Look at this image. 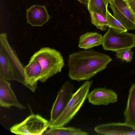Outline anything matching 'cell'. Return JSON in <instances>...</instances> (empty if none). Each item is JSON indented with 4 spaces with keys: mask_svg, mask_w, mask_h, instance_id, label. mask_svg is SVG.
Returning a JSON list of instances; mask_svg holds the SVG:
<instances>
[{
    "mask_svg": "<svg viewBox=\"0 0 135 135\" xmlns=\"http://www.w3.org/2000/svg\"><path fill=\"white\" fill-rule=\"evenodd\" d=\"M112 60L108 55L93 50L73 53L69 56L68 76L78 81L89 80L105 69Z\"/></svg>",
    "mask_w": 135,
    "mask_h": 135,
    "instance_id": "6da1fadb",
    "label": "cell"
},
{
    "mask_svg": "<svg viewBox=\"0 0 135 135\" xmlns=\"http://www.w3.org/2000/svg\"><path fill=\"white\" fill-rule=\"evenodd\" d=\"M25 66L9 43L6 33L0 34V77L15 80L24 85Z\"/></svg>",
    "mask_w": 135,
    "mask_h": 135,
    "instance_id": "7a4b0ae2",
    "label": "cell"
},
{
    "mask_svg": "<svg viewBox=\"0 0 135 135\" xmlns=\"http://www.w3.org/2000/svg\"><path fill=\"white\" fill-rule=\"evenodd\" d=\"M30 59L35 60L39 63L41 72L38 81L42 82L60 72L64 65V60L60 53L49 47H43L36 52Z\"/></svg>",
    "mask_w": 135,
    "mask_h": 135,
    "instance_id": "3957f363",
    "label": "cell"
},
{
    "mask_svg": "<svg viewBox=\"0 0 135 135\" xmlns=\"http://www.w3.org/2000/svg\"><path fill=\"white\" fill-rule=\"evenodd\" d=\"M93 81L84 82L73 93L66 107L59 116L54 121L49 124L50 128L64 127L74 118L87 98Z\"/></svg>",
    "mask_w": 135,
    "mask_h": 135,
    "instance_id": "277c9868",
    "label": "cell"
},
{
    "mask_svg": "<svg viewBox=\"0 0 135 135\" xmlns=\"http://www.w3.org/2000/svg\"><path fill=\"white\" fill-rule=\"evenodd\" d=\"M102 45L105 50L114 51L135 47V35L109 27L103 36Z\"/></svg>",
    "mask_w": 135,
    "mask_h": 135,
    "instance_id": "5b68a950",
    "label": "cell"
},
{
    "mask_svg": "<svg viewBox=\"0 0 135 135\" xmlns=\"http://www.w3.org/2000/svg\"><path fill=\"white\" fill-rule=\"evenodd\" d=\"M49 122L38 114H31L22 122L10 129L11 132L22 135H42L49 128Z\"/></svg>",
    "mask_w": 135,
    "mask_h": 135,
    "instance_id": "8992f818",
    "label": "cell"
},
{
    "mask_svg": "<svg viewBox=\"0 0 135 135\" xmlns=\"http://www.w3.org/2000/svg\"><path fill=\"white\" fill-rule=\"evenodd\" d=\"M113 16L128 30L135 29V14L126 1L124 0H113L109 3Z\"/></svg>",
    "mask_w": 135,
    "mask_h": 135,
    "instance_id": "52a82bcc",
    "label": "cell"
},
{
    "mask_svg": "<svg viewBox=\"0 0 135 135\" xmlns=\"http://www.w3.org/2000/svg\"><path fill=\"white\" fill-rule=\"evenodd\" d=\"M74 89L73 84L69 81H67L63 84L52 105L49 124L56 119L64 110L74 93Z\"/></svg>",
    "mask_w": 135,
    "mask_h": 135,
    "instance_id": "ba28073f",
    "label": "cell"
},
{
    "mask_svg": "<svg viewBox=\"0 0 135 135\" xmlns=\"http://www.w3.org/2000/svg\"><path fill=\"white\" fill-rule=\"evenodd\" d=\"M97 133L105 135H135V127L124 123H111L95 126Z\"/></svg>",
    "mask_w": 135,
    "mask_h": 135,
    "instance_id": "9c48e42d",
    "label": "cell"
},
{
    "mask_svg": "<svg viewBox=\"0 0 135 135\" xmlns=\"http://www.w3.org/2000/svg\"><path fill=\"white\" fill-rule=\"evenodd\" d=\"M88 102L94 105H105L116 102L117 94L114 91L105 88L94 89L87 96Z\"/></svg>",
    "mask_w": 135,
    "mask_h": 135,
    "instance_id": "30bf717a",
    "label": "cell"
},
{
    "mask_svg": "<svg viewBox=\"0 0 135 135\" xmlns=\"http://www.w3.org/2000/svg\"><path fill=\"white\" fill-rule=\"evenodd\" d=\"M11 85L8 80L0 77V107L9 108L14 106L20 109H25L26 107L18 101Z\"/></svg>",
    "mask_w": 135,
    "mask_h": 135,
    "instance_id": "8fae6325",
    "label": "cell"
},
{
    "mask_svg": "<svg viewBox=\"0 0 135 135\" xmlns=\"http://www.w3.org/2000/svg\"><path fill=\"white\" fill-rule=\"evenodd\" d=\"M41 70L39 62L35 60L30 59L28 64L25 66L24 85L33 92L35 91L37 88V82L38 81Z\"/></svg>",
    "mask_w": 135,
    "mask_h": 135,
    "instance_id": "7c38bea8",
    "label": "cell"
},
{
    "mask_svg": "<svg viewBox=\"0 0 135 135\" xmlns=\"http://www.w3.org/2000/svg\"><path fill=\"white\" fill-rule=\"evenodd\" d=\"M26 11L27 23L34 27L42 26L50 18L45 6L33 5Z\"/></svg>",
    "mask_w": 135,
    "mask_h": 135,
    "instance_id": "4fadbf2b",
    "label": "cell"
},
{
    "mask_svg": "<svg viewBox=\"0 0 135 135\" xmlns=\"http://www.w3.org/2000/svg\"><path fill=\"white\" fill-rule=\"evenodd\" d=\"M124 115L125 122L135 127V83L132 84L129 90Z\"/></svg>",
    "mask_w": 135,
    "mask_h": 135,
    "instance_id": "5bb4252c",
    "label": "cell"
},
{
    "mask_svg": "<svg viewBox=\"0 0 135 135\" xmlns=\"http://www.w3.org/2000/svg\"><path fill=\"white\" fill-rule=\"evenodd\" d=\"M103 36L95 32H87L79 37L78 47L85 49H91L102 45Z\"/></svg>",
    "mask_w": 135,
    "mask_h": 135,
    "instance_id": "9a60e30c",
    "label": "cell"
},
{
    "mask_svg": "<svg viewBox=\"0 0 135 135\" xmlns=\"http://www.w3.org/2000/svg\"><path fill=\"white\" fill-rule=\"evenodd\" d=\"M89 134L80 128L72 127H64L50 128L46 130L42 135H88Z\"/></svg>",
    "mask_w": 135,
    "mask_h": 135,
    "instance_id": "2e32d148",
    "label": "cell"
},
{
    "mask_svg": "<svg viewBox=\"0 0 135 135\" xmlns=\"http://www.w3.org/2000/svg\"><path fill=\"white\" fill-rule=\"evenodd\" d=\"M108 5L105 0H89L87 6L90 13H98L107 18Z\"/></svg>",
    "mask_w": 135,
    "mask_h": 135,
    "instance_id": "e0dca14e",
    "label": "cell"
},
{
    "mask_svg": "<svg viewBox=\"0 0 135 135\" xmlns=\"http://www.w3.org/2000/svg\"><path fill=\"white\" fill-rule=\"evenodd\" d=\"M90 13L92 23L100 30L106 31L108 27L107 18L98 13L91 12Z\"/></svg>",
    "mask_w": 135,
    "mask_h": 135,
    "instance_id": "ac0fdd59",
    "label": "cell"
},
{
    "mask_svg": "<svg viewBox=\"0 0 135 135\" xmlns=\"http://www.w3.org/2000/svg\"><path fill=\"white\" fill-rule=\"evenodd\" d=\"M108 27H111L121 31H127V30L123 25L108 10L107 16Z\"/></svg>",
    "mask_w": 135,
    "mask_h": 135,
    "instance_id": "d6986e66",
    "label": "cell"
},
{
    "mask_svg": "<svg viewBox=\"0 0 135 135\" xmlns=\"http://www.w3.org/2000/svg\"><path fill=\"white\" fill-rule=\"evenodd\" d=\"M131 49L125 48L116 51L115 56L116 58L127 62H131L133 53Z\"/></svg>",
    "mask_w": 135,
    "mask_h": 135,
    "instance_id": "ffe728a7",
    "label": "cell"
},
{
    "mask_svg": "<svg viewBox=\"0 0 135 135\" xmlns=\"http://www.w3.org/2000/svg\"><path fill=\"white\" fill-rule=\"evenodd\" d=\"M132 12L135 14V0H129L126 1Z\"/></svg>",
    "mask_w": 135,
    "mask_h": 135,
    "instance_id": "44dd1931",
    "label": "cell"
},
{
    "mask_svg": "<svg viewBox=\"0 0 135 135\" xmlns=\"http://www.w3.org/2000/svg\"><path fill=\"white\" fill-rule=\"evenodd\" d=\"M81 3L84 4L86 6H87L89 0H77Z\"/></svg>",
    "mask_w": 135,
    "mask_h": 135,
    "instance_id": "7402d4cb",
    "label": "cell"
},
{
    "mask_svg": "<svg viewBox=\"0 0 135 135\" xmlns=\"http://www.w3.org/2000/svg\"><path fill=\"white\" fill-rule=\"evenodd\" d=\"M107 4H109L110 2L112 1L113 0H105Z\"/></svg>",
    "mask_w": 135,
    "mask_h": 135,
    "instance_id": "603a6c76",
    "label": "cell"
},
{
    "mask_svg": "<svg viewBox=\"0 0 135 135\" xmlns=\"http://www.w3.org/2000/svg\"><path fill=\"white\" fill-rule=\"evenodd\" d=\"M124 0V1H127L129 0Z\"/></svg>",
    "mask_w": 135,
    "mask_h": 135,
    "instance_id": "cb8c5ba5",
    "label": "cell"
},
{
    "mask_svg": "<svg viewBox=\"0 0 135 135\" xmlns=\"http://www.w3.org/2000/svg\"></svg>",
    "mask_w": 135,
    "mask_h": 135,
    "instance_id": "d4e9b609",
    "label": "cell"
}]
</instances>
